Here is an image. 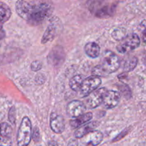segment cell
<instances>
[{
	"label": "cell",
	"mask_w": 146,
	"mask_h": 146,
	"mask_svg": "<svg viewBox=\"0 0 146 146\" xmlns=\"http://www.w3.org/2000/svg\"><path fill=\"white\" fill-rule=\"evenodd\" d=\"M51 2L45 1H24L16 3V11L21 18L28 24L36 26L41 24L53 11Z\"/></svg>",
	"instance_id": "1"
},
{
	"label": "cell",
	"mask_w": 146,
	"mask_h": 146,
	"mask_svg": "<svg viewBox=\"0 0 146 146\" xmlns=\"http://www.w3.org/2000/svg\"><path fill=\"white\" fill-rule=\"evenodd\" d=\"M120 60L118 56L111 51H106L103 54L101 64L95 66L92 71L93 76H106L115 72L119 68Z\"/></svg>",
	"instance_id": "2"
},
{
	"label": "cell",
	"mask_w": 146,
	"mask_h": 146,
	"mask_svg": "<svg viewBox=\"0 0 146 146\" xmlns=\"http://www.w3.org/2000/svg\"><path fill=\"white\" fill-rule=\"evenodd\" d=\"M32 125L28 117L23 118L17 133V142L18 146H28L32 137Z\"/></svg>",
	"instance_id": "3"
},
{
	"label": "cell",
	"mask_w": 146,
	"mask_h": 146,
	"mask_svg": "<svg viewBox=\"0 0 146 146\" xmlns=\"http://www.w3.org/2000/svg\"><path fill=\"white\" fill-rule=\"evenodd\" d=\"M141 40L139 36L135 34L126 36L120 44L117 46V51L121 54H125L128 51H133L139 46Z\"/></svg>",
	"instance_id": "4"
},
{
	"label": "cell",
	"mask_w": 146,
	"mask_h": 146,
	"mask_svg": "<svg viewBox=\"0 0 146 146\" xmlns=\"http://www.w3.org/2000/svg\"><path fill=\"white\" fill-rule=\"evenodd\" d=\"M108 90L106 88H101L96 89L90 95L87 96L85 106L86 108L94 109L104 103L106 95L108 93Z\"/></svg>",
	"instance_id": "5"
},
{
	"label": "cell",
	"mask_w": 146,
	"mask_h": 146,
	"mask_svg": "<svg viewBox=\"0 0 146 146\" xmlns=\"http://www.w3.org/2000/svg\"><path fill=\"white\" fill-rule=\"evenodd\" d=\"M101 84V79L100 77L95 76L88 77L83 81L82 86L78 94L81 97H87L91 93L96 91Z\"/></svg>",
	"instance_id": "6"
},
{
	"label": "cell",
	"mask_w": 146,
	"mask_h": 146,
	"mask_svg": "<svg viewBox=\"0 0 146 146\" xmlns=\"http://www.w3.org/2000/svg\"><path fill=\"white\" fill-rule=\"evenodd\" d=\"M86 107L85 104L78 100L71 101L67 105L66 113L71 118H78L84 114Z\"/></svg>",
	"instance_id": "7"
},
{
	"label": "cell",
	"mask_w": 146,
	"mask_h": 146,
	"mask_svg": "<svg viewBox=\"0 0 146 146\" xmlns=\"http://www.w3.org/2000/svg\"><path fill=\"white\" fill-rule=\"evenodd\" d=\"M104 135L100 131H94L81 138V146H97L102 141Z\"/></svg>",
	"instance_id": "8"
},
{
	"label": "cell",
	"mask_w": 146,
	"mask_h": 146,
	"mask_svg": "<svg viewBox=\"0 0 146 146\" xmlns=\"http://www.w3.org/2000/svg\"><path fill=\"white\" fill-rule=\"evenodd\" d=\"M65 58V54L63 48L61 46H56L50 51L48 55V62L54 66H58L64 61Z\"/></svg>",
	"instance_id": "9"
},
{
	"label": "cell",
	"mask_w": 146,
	"mask_h": 146,
	"mask_svg": "<svg viewBox=\"0 0 146 146\" xmlns=\"http://www.w3.org/2000/svg\"><path fill=\"white\" fill-rule=\"evenodd\" d=\"M50 126L51 130L57 134L64 132L65 129V121L62 115L52 113L50 117Z\"/></svg>",
	"instance_id": "10"
},
{
	"label": "cell",
	"mask_w": 146,
	"mask_h": 146,
	"mask_svg": "<svg viewBox=\"0 0 146 146\" xmlns=\"http://www.w3.org/2000/svg\"><path fill=\"white\" fill-rule=\"evenodd\" d=\"M121 100V95L118 91H108L104 98L103 106L106 109L113 108L119 104Z\"/></svg>",
	"instance_id": "11"
},
{
	"label": "cell",
	"mask_w": 146,
	"mask_h": 146,
	"mask_svg": "<svg viewBox=\"0 0 146 146\" xmlns=\"http://www.w3.org/2000/svg\"><path fill=\"white\" fill-rule=\"evenodd\" d=\"M98 124H99V123L96 122V121H92V122L85 124L83 126L78 128L76 130V131H75L74 136L76 138H82L87 134L90 133L92 131H94L96 128L98 126Z\"/></svg>",
	"instance_id": "12"
},
{
	"label": "cell",
	"mask_w": 146,
	"mask_h": 146,
	"mask_svg": "<svg viewBox=\"0 0 146 146\" xmlns=\"http://www.w3.org/2000/svg\"><path fill=\"white\" fill-rule=\"evenodd\" d=\"M93 118V113H86L81 116L76 118L75 119H73L70 121V125L72 129H76L81 127L82 125H85L88 122H89Z\"/></svg>",
	"instance_id": "13"
},
{
	"label": "cell",
	"mask_w": 146,
	"mask_h": 146,
	"mask_svg": "<svg viewBox=\"0 0 146 146\" xmlns=\"http://www.w3.org/2000/svg\"><path fill=\"white\" fill-rule=\"evenodd\" d=\"M84 51L87 56L92 58H97L99 56L101 53V48L98 44L95 42H88L84 47Z\"/></svg>",
	"instance_id": "14"
},
{
	"label": "cell",
	"mask_w": 146,
	"mask_h": 146,
	"mask_svg": "<svg viewBox=\"0 0 146 146\" xmlns=\"http://www.w3.org/2000/svg\"><path fill=\"white\" fill-rule=\"evenodd\" d=\"M11 16V9L6 3L0 1V24H4Z\"/></svg>",
	"instance_id": "15"
},
{
	"label": "cell",
	"mask_w": 146,
	"mask_h": 146,
	"mask_svg": "<svg viewBox=\"0 0 146 146\" xmlns=\"http://www.w3.org/2000/svg\"><path fill=\"white\" fill-rule=\"evenodd\" d=\"M84 80V79L83 78L82 76H74V77H72V78H71V80H70L69 81L70 88H71L73 91H76V92H79Z\"/></svg>",
	"instance_id": "16"
},
{
	"label": "cell",
	"mask_w": 146,
	"mask_h": 146,
	"mask_svg": "<svg viewBox=\"0 0 146 146\" xmlns=\"http://www.w3.org/2000/svg\"><path fill=\"white\" fill-rule=\"evenodd\" d=\"M56 35V27L54 25H49L44 32L43 35L42 39H41V43L42 44H46L50 41H52L53 38H54Z\"/></svg>",
	"instance_id": "17"
},
{
	"label": "cell",
	"mask_w": 146,
	"mask_h": 146,
	"mask_svg": "<svg viewBox=\"0 0 146 146\" xmlns=\"http://www.w3.org/2000/svg\"><path fill=\"white\" fill-rule=\"evenodd\" d=\"M138 64V58L135 56H133L131 58H128L125 62L123 66V70L125 72H130L133 71L134 68L136 67Z\"/></svg>",
	"instance_id": "18"
},
{
	"label": "cell",
	"mask_w": 146,
	"mask_h": 146,
	"mask_svg": "<svg viewBox=\"0 0 146 146\" xmlns=\"http://www.w3.org/2000/svg\"><path fill=\"white\" fill-rule=\"evenodd\" d=\"M12 134V128L7 123H0V136L10 138Z\"/></svg>",
	"instance_id": "19"
},
{
	"label": "cell",
	"mask_w": 146,
	"mask_h": 146,
	"mask_svg": "<svg viewBox=\"0 0 146 146\" xmlns=\"http://www.w3.org/2000/svg\"><path fill=\"white\" fill-rule=\"evenodd\" d=\"M115 5H106L104 7V8L100 9L99 10H98L96 13V15L97 17H105V16H111L112 15L113 13V8H115Z\"/></svg>",
	"instance_id": "20"
},
{
	"label": "cell",
	"mask_w": 146,
	"mask_h": 146,
	"mask_svg": "<svg viewBox=\"0 0 146 146\" xmlns=\"http://www.w3.org/2000/svg\"><path fill=\"white\" fill-rule=\"evenodd\" d=\"M125 34H126L125 29L118 28L114 30L113 32L112 33V36L117 41H122L125 37Z\"/></svg>",
	"instance_id": "21"
},
{
	"label": "cell",
	"mask_w": 146,
	"mask_h": 146,
	"mask_svg": "<svg viewBox=\"0 0 146 146\" xmlns=\"http://www.w3.org/2000/svg\"><path fill=\"white\" fill-rule=\"evenodd\" d=\"M9 121L11 122V124L14 125L16 123V110L14 107H11L9 109L8 114Z\"/></svg>",
	"instance_id": "22"
},
{
	"label": "cell",
	"mask_w": 146,
	"mask_h": 146,
	"mask_svg": "<svg viewBox=\"0 0 146 146\" xmlns=\"http://www.w3.org/2000/svg\"><path fill=\"white\" fill-rule=\"evenodd\" d=\"M12 141L11 138L0 136V146H11Z\"/></svg>",
	"instance_id": "23"
},
{
	"label": "cell",
	"mask_w": 146,
	"mask_h": 146,
	"mask_svg": "<svg viewBox=\"0 0 146 146\" xmlns=\"http://www.w3.org/2000/svg\"><path fill=\"white\" fill-rule=\"evenodd\" d=\"M42 67V64L41 61H34L31 63V68L32 71H38Z\"/></svg>",
	"instance_id": "24"
},
{
	"label": "cell",
	"mask_w": 146,
	"mask_h": 146,
	"mask_svg": "<svg viewBox=\"0 0 146 146\" xmlns=\"http://www.w3.org/2000/svg\"><path fill=\"white\" fill-rule=\"evenodd\" d=\"M39 137H40V133L39 131H38V128L35 127L33 130V133H32V138L35 142L39 141Z\"/></svg>",
	"instance_id": "25"
},
{
	"label": "cell",
	"mask_w": 146,
	"mask_h": 146,
	"mask_svg": "<svg viewBox=\"0 0 146 146\" xmlns=\"http://www.w3.org/2000/svg\"><path fill=\"white\" fill-rule=\"evenodd\" d=\"M128 132H129V131H128V128H127V129H125V130H124V131H123V132L121 133L120 134V135H118V136H117L116 138H115V139L113 140V142H115V141H118V140H121V138H123V137L125 136V135H126L128 133Z\"/></svg>",
	"instance_id": "26"
},
{
	"label": "cell",
	"mask_w": 146,
	"mask_h": 146,
	"mask_svg": "<svg viewBox=\"0 0 146 146\" xmlns=\"http://www.w3.org/2000/svg\"><path fill=\"white\" fill-rule=\"evenodd\" d=\"M6 36V32L3 28V24H0V41L4 39Z\"/></svg>",
	"instance_id": "27"
},
{
	"label": "cell",
	"mask_w": 146,
	"mask_h": 146,
	"mask_svg": "<svg viewBox=\"0 0 146 146\" xmlns=\"http://www.w3.org/2000/svg\"><path fill=\"white\" fill-rule=\"evenodd\" d=\"M67 146H78V142L76 139L70 140Z\"/></svg>",
	"instance_id": "28"
},
{
	"label": "cell",
	"mask_w": 146,
	"mask_h": 146,
	"mask_svg": "<svg viewBox=\"0 0 146 146\" xmlns=\"http://www.w3.org/2000/svg\"><path fill=\"white\" fill-rule=\"evenodd\" d=\"M48 146H58V145L57 144V143L56 142V141H49V142H48Z\"/></svg>",
	"instance_id": "29"
},
{
	"label": "cell",
	"mask_w": 146,
	"mask_h": 146,
	"mask_svg": "<svg viewBox=\"0 0 146 146\" xmlns=\"http://www.w3.org/2000/svg\"><path fill=\"white\" fill-rule=\"evenodd\" d=\"M143 40L144 42H146V28L143 31Z\"/></svg>",
	"instance_id": "30"
}]
</instances>
